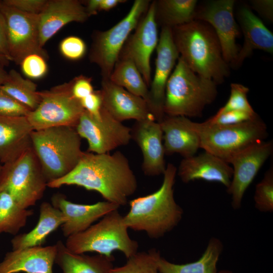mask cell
Listing matches in <instances>:
<instances>
[{"label": "cell", "mask_w": 273, "mask_h": 273, "mask_svg": "<svg viewBox=\"0 0 273 273\" xmlns=\"http://www.w3.org/2000/svg\"><path fill=\"white\" fill-rule=\"evenodd\" d=\"M33 130L25 116L0 115V163H10L31 148Z\"/></svg>", "instance_id": "24"}, {"label": "cell", "mask_w": 273, "mask_h": 273, "mask_svg": "<svg viewBox=\"0 0 273 273\" xmlns=\"http://www.w3.org/2000/svg\"><path fill=\"white\" fill-rule=\"evenodd\" d=\"M160 252L152 249L148 252H138L127 259L122 266L113 267L110 273H160L157 260Z\"/></svg>", "instance_id": "33"}, {"label": "cell", "mask_w": 273, "mask_h": 273, "mask_svg": "<svg viewBox=\"0 0 273 273\" xmlns=\"http://www.w3.org/2000/svg\"><path fill=\"white\" fill-rule=\"evenodd\" d=\"M258 117L256 113H251L244 111L233 110L222 113H216L205 121L209 123L218 125H234L245 122Z\"/></svg>", "instance_id": "37"}, {"label": "cell", "mask_w": 273, "mask_h": 273, "mask_svg": "<svg viewBox=\"0 0 273 273\" xmlns=\"http://www.w3.org/2000/svg\"><path fill=\"white\" fill-rule=\"evenodd\" d=\"M151 1L135 0L127 15L105 31H96L89 54L90 61L100 68L102 79H109L131 32L149 8Z\"/></svg>", "instance_id": "9"}, {"label": "cell", "mask_w": 273, "mask_h": 273, "mask_svg": "<svg viewBox=\"0 0 273 273\" xmlns=\"http://www.w3.org/2000/svg\"><path fill=\"white\" fill-rule=\"evenodd\" d=\"M89 18L85 7L77 0L48 1L39 14V37L40 47L67 24L83 23Z\"/></svg>", "instance_id": "21"}, {"label": "cell", "mask_w": 273, "mask_h": 273, "mask_svg": "<svg viewBox=\"0 0 273 273\" xmlns=\"http://www.w3.org/2000/svg\"><path fill=\"white\" fill-rule=\"evenodd\" d=\"M59 49L65 58L71 60H77L84 56L86 47L84 41L81 38L70 36L61 41Z\"/></svg>", "instance_id": "38"}, {"label": "cell", "mask_w": 273, "mask_h": 273, "mask_svg": "<svg viewBox=\"0 0 273 273\" xmlns=\"http://www.w3.org/2000/svg\"><path fill=\"white\" fill-rule=\"evenodd\" d=\"M189 119L184 116L165 115L159 123L165 155L176 153L187 158L195 155L200 148L199 137L190 126Z\"/></svg>", "instance_id": "25"}, {"label": "cell", "mask_w": 273, "mask_h": 273, "mask_svg": "<svg viewBox=\"0 0 273 273\" xmlns=\"http://www.w3.org/2000/svg\"><path fill=\"white\" fill-rule=\"evenodd\" d=\"M221 241L211 238L201 257L196 261L185 264H176L168 261L161 255L157 260L160 273H218L217 264L223 251Z\"/></svg>", "instance_id": "28"}, {"label": "cell", "mask_w": 273, "mask_h": 273, "mask_svg": "<svg viewBox=\"0 0 273 273\" xmlns=\"http://www.w3.org/2000/svg\"><path fill=\"white\" fill-rule=\"evenodd\" d=\"M51 204L59 209L64 216L65 221L61 228L63 236L66 238L84 231L94 222L120 207L107 201L93 204L74 203L60 193L52 196Z\"/></svg>", "instance_id": "18"}, {"label": "cell", "mask_w": 273, "mask_h": 273, "mask_svg": "<svg viewBox=\"0 0 273 273\" xmlns=\"http://www.w3.org/2000/svg\"><path fill=\"white\" fill-rule=\"evenodd\" d=\"M10 60L5 56L0 54V86H1L6 80L8 72L6 70Z\"/></svg>", "instance_id": "45"}, {"label": "cell", "mask_w": 273, "mask_h": 273, "mask_svg": "<svg viewBox=\"0 0 273 273\" xmlns=\"http://www.w3.org/2000/svg\"><path fill=\"white\" fill-rule=\"evenodd\" d=\"M30 111L0 87V115L26 117Z\"/></svg>", "instance_id": "39"}, {"label": "cell", "mask_w": 273, "mask_h": 273, "mask_svg": "<svg viewBox=\"0 0 273 273\" xmlns=\"http://www.w3.org/2000/svg\"><path fill=\"white\" fill-rule=\"evenodd\" d=\"M75 185L99 193L107 201L125 206L138 188L129 161L120 151L111 154L83 152L76 166L67 174L47 184L51 188Z\"/></svg>", "instance_id": "1"}, {"label": "cell", "mask_w": 273, "mask_h": 273, "mask_svg": "<svg viewBox=\"0 0 273 273\" xmlns=\"http://www.w3.org/2000/svg\"><path fill=\"white\" fill-rule=\"evenodd\" d=\"M176 174L184 183L202 179L220 183L227 189L232 180L233 168L224 160L205 151L197 156L184 158Z\"/></svg>", "instance_id": "20"}, {"label": "cell", "mask_w": 273, "mask_h": 273, "mask_svg": "<svg viewBox=\"0 0 273 273\" xmlns=\"http://www.w3.org/2000/svg\"><path fill=\"white\" fill-rule=\"evenodd\" d=\"M1 1H0V3H1Z\"/></svg>", "instance_id": "50"}, {"label": "cell", "mask_w": 273, "mask_h": 273, "mask_svg": "<svg viewBox=\"0 0 273 273\" xmlns=\"http://www.w3.org/2000/svg\"><path fill=\"white\" fill-rule=\"evenodd\" d=\"M158 41L154 1L151 2L133 34L129 36L119 56L128 58L134 63L149 88L152 81L151 56L156 49Z\"/></svg>", "instance_id": "15"}, {"label": "cell", "mask_w": 273, "mask_h": 273, "mask_svg": "<svg viewBox=\"0 0 273 273\" xmlns=\"http://www.w3.org/2000/svg\"><path fill=\"white\" fill-rule=\"evenodd\" d=\"M171 30L179 57L194 72L217 84L229 76L230 66L223 58L218 39L209 24L194 20Z\"/></svg>", "instance_id": "3"}, {"label": "cell", "mask_w": 273, "mask_h": 273, "mask_svg": "<svg viewBox=\"0 0 273 273\" xmlns=\"http://www.w3.org/2000/svg\"><path fill=\"white\" fill-rule=\"evenodd\" d=\"M3 164L0 163V176L2 173V169H3Z\"/></svg>", "instance_id": "49"}, {"label": "cell", "mask_w": 273, "mask_h": 273, "mask_svg": "<svg viewBox=\"0 0 273 273\" xmlns=\"http://www.w3.org/2000/svg\"><path fill=\"white\" fill-rule=\"evenodd\" d=\"M47 184L32 147L15 160L3 164L0 191L9 193L24 208L35 205L42 197Z\"/></svg>", "instance_id": "8"}, {"label": "cell", "mask_w": 273, "mask_h": 273, "mask_svg": "<svg viewBox=\"0 0 273 273\" xmlns=\"http://www.w3.org/2000/svg\"><path fill=\"white\" fill-rule=\"evenodd\" d=\"M101 86L103 107L116 120L122 122L130 119L138 121L154 118L143 98L114 84L109 79H102Z\"/></svg>", "instance_id": "19"}, {"label": "cell", "mask_w": 273, "mask_h": 273, "mask_svg": "<svg viewBox=\"0 0 273 273\" xmlns=\"http://www.w3.org/2000/svg\"><path fill=\"white\" fill-rule=\"evenodd\" d=\"M0 87L31 111L35 110L40 102L36 84L30 79L23 78L14 69L8 72L6 80Z\"/></svg>", "instance_id": "32"}, {"label": "cell", "mask_w": 273, "mask_h": 273, "mask_svg": "<svg viewBox=\"0 0 273 273\" xmlns=\"http://www.w3.org/2000/svg\"><path fill=\"white\" fill-rule=\"evenodd\" d=\"M156 50L155 70L147 103L150 113L160 123L165 115L164 105L167 82L179 57L173 40L171 28L162 27Z\"/></svg>", "instance_id": "16"}, {"label": "cell", "mask_w": 273, "mask_h": 273, "mask_svg": "<svg viewBox=\"0 0 273 273\" xmlns=\"http://www.w3.org/2000/svg\"><path fill=\"white\" fill-rule=\"evenodd\" d=\"M237 19L243 34L244 43L230 66L239 68L255 50L272 54L273 34L252 10L246 6L241 7L238 12Z\"/></svg>", "instance_id": "23"}, {"label": "cell", "mask_w": 273, "mask_h": 273, "mask_svg": "<svg viewBox=\"0 0 273 273\" xmlns=\"http://www.w3.org/2000/svg\"><path fill=\"white\" fill-rule=\"evenodd\" d=\"M218 273H233L232 271L228 269H222L218 271Z\"/></svg>", "instance_id": "48"}, {"label": "cell", "mask_w": 273, "mask_h": 273, "mask_svg": "<svg viewBox=\"0 0 273 273\" xmlns=\"http://www.w3.org/2000/svg\"><path fill=\"white\" fill-rule=\"evenodd\" d=\"M250 3L252 8L260 16L272 22L273 1L272 0H253Z\"/></svg>", "instance_id": "43"}, {"label": "cell", "mask_w": 273, "mask_h": 273, "mask_svg": "<svg viewBox=\"0 0 273 273\" xmlns=\"http://www.w3.org/2000/svg\"><path fill=\"white\" fill-rule=\"evenodd\" d=\"M71 81L73 95L79 100L94 91L90 77L79 75L73 78Z\"/></svg>", "instance_id": "42"}, {"label": "cell", "mask_w": 273, "mask_h": 273, "mask_svg": "<svg viewBox=\"0 0 273 273\" xmlns=\"http://www.w3.org/2000/svg\"><path fill=\"white\" fill-rule=\"evenodd\" d=\"M0 10L7 27V43L11 61L20 65L26 56L47 55L40 47L39 37V15L20 11L1 1Z\"/></svg>", "instance_id": "11"}, {"label": "cell", "mask_w": 273, "mask_h": 273, "mask_svg": "<svg viewBox=\"0 0 273 273\" xmlns=\"http://www.w3.org/2000/svg\"><path fill=\"white\" fill-rule=\"evenodd\" d=\"M56 245L12 250L0 262V273H53Z\"/></svg>", "instance_id": "22"}, {"label": "cell", "mask_w": 273, "mask_h": 273, "mask_svg": "<svg viewBox=\"0 0 273 273\" xmlns=\"http://www.w3.org/2000/svg\"><path fill=\"white\" fill-rule=\"evenodd\" d=\"M124 0H100L99 11H109L119 4L125 2Z\"/></svg>", "instance_id": "47"}, {"label": "cell", "mask_w": 273, "mask_h": 273, "mask_svg": "<svg viewBox=\"0 0 273 273\" xmlns=\"http://www.w3.org/2000/svg\"><path fill=\"white\" fill-rule=\"evenodd\" d=\"M272 152V141H263L241 151L227 161L233 165L232 180L226 189L231 196V205L234 210L241 208L246 191Z\"/></svg>", "instance_id": "14"}, {"label": "cell", "mask_w": 273, "mask_h": 273, "mask_svg": "<svg viewBox=\"0 0 273 273\" xmlns=\"http://www.w3.org/2000/svg\"><path fill=\"white\" fill-rule=\"evenodd\" d=\"M55 263L63 273H110L114 267L113 255L107 256L97 254L88 255L69 251L61 241H57Z\"/></svg>", "instance_id": "26"}, {"label": "cell", "mask_w": 273, "mask_h": 273, "mask_svg": "<svg viewBox=\"0 0 273 273\" xmlns=\"http://www.w3.org/2000/svg\"><path fill=\"white\" fill-rule=\"evenodd\" d=\"M196 0L155 1L157 23L173 28L194 20Z\"/></svg>", "instance_id": "29"}, {"label": "cell", "mask_w": 273, "mask_h": 273, "mask_svg": "<svg viewBox=\"0 0 273 273\" xmlns=\"http://www.w3.org/2000/svg\"><path fill=\"white\" fill-rule=\"evenodd\" d=\"M176 172V167L168 164L162 184L156 191L129 201V210L123 216L128 229L144 232L150 238L157 239L179 224L184 211L174 196Z\"/></svg>", "instance_id": "2"}, {"label": "cell", "mask_w": 273, "mask_h": 273, "mask_svg": "<svg viewBox=\"0 0 273 273\" xmlns=\"http://www.w3.org/2000/svg\"><path fill=\"white\" fill-rule=\"evenodd\" d=\"M3 2L22 12L39 15L44 6L47 0H4Z\"/></svg>", "instance_id": "40"}, {"label": "cell", "mask_w": 273, "mask_h": 273, "mask_svg": "<svg viewBox=\"0 0 273 273\" xmlns=\"http://www.w3.org/2000/svg\"><path fill=\"white\" fill-rule=\"evenodd\" d=\"M83 109L98 120L101 119V111L103 106L101 90H94L92 93L80 100Z\"/></svg>", "instance_id": "41"}, {"label": "cell", "mask_w": 273, "mask_h": 273, "mask_svg": "<svg viewBox=\"0 0 273 273\" xmlns=\"http://www.w3.org/2000/svg\"><path fill=\"white\" fill-rule=\"evenodd\" d=\"M191 128L198 135L200 148L225 161L268 136L267 126L259 118L237 124L218 125L189 119Z\"/></svg>", "instance_id": "7"}, {"label": "cell", "mask_w": 273, "mask_h": 273, "mask_svg": "<svg viewBox=\"0 0 273 273\" xmlns=\"http://www.w3.org/2000/svg\"><path fill=\"white\" fill-rule=\"evenodd\" d=\"M0 54L11 61L8 49L7 27L5 18L0 10Z\"/></svg>", "instance_id": "44"}, {"label": "cell", "mask_w": 273, "mask_h": 273, "mask_svg": "<svg viewBox=\"0 0 273 273\" xmlns=\"http://www.w3.org/2000/svg\"><path fill=\"white\" fill-rule=\"evenodd\" d=\"M100 0H89L86 2L85 8L89 17L99 12Z\"/></svg>", "instance_id": "46"}, {"label": "cell", "mask_w": 273, "mask_h": 273, "mask_svg": "<svg viewBox=\"0 0 273 273\" xmlns=\"http://www.w3.org/2000/svg\"><path fill=\"white\" fill-rule=\"evenodd\" d=\"M101 119L98 120L84 110L75 129L88 143L87 152L105 154L127 145L131 140L130 128L112 116L103 108Z\"/></svg>", "instance_id": "12"}, {"label": "cell", "mask_w": 273, "mask_h": 273, "mask_svg": "<svg viewBox=\"0 0 273 273\" xmlns=\"http://www.w3.org/2000/svg\"><path fill=\"white\" fill-rule=\"evenodd\" d=\"M40 102L26 116L34 130L66 126L76 127L84 110L72 94V81L39 91Z\"/></svg>", "instance_id": "10"}, {"label": "cell", "mask_w": 273, "mask_h": 273, "mask_svg": "<svg viewBox=\"0 0 273 273\" xmlns=\"http://www.w3.org/2000/svg\"><path fill=\"white\" fill-rule=\"evenodd\" d=\"M61 211L48 202L39 207V216L35 226L27 233L17 234L11 241L12 250L42 246L47 238L64 222Z\"/></svg>", "instance_id": "27"}, {"label": "cell", "mask_w": 273, "mask_h": 273, "mask_svg": "<svg viewBox=\"0 0 273 273\" xmlns=\"http://www.w3.org/2000/svg\"><path fill=\"white\" fill-rule=\"evenodd\" d=\"M123 216L118 210L102 217L84 231L67 238L65 245L77 254L96 252L107 256L115 251L121 252L127 259L138 252L139 244L128 235Z\"/></svg>", "instance_id": "6"}, {"label": "cell", "mask_w": 273, "mask_h": 273, "mask_svg": "<svg viewBox=\"0 0 273 273\" xmlns=\"http://www.w3.org/2000/svg\"><path fill=\"white\" fill-rule=\"evenodd\" d=\"M75 127L66 126L33 130L32 148L47 183L60 178L77 164L83 151Z\"/></svg>", "instance_id": "5"}, {"label": "cell", "mask_w": 273, "mask_h": 273, "mask_svg": "<svg viewBox=\"0 0 273 273\" xmlns=\"http://www.w3.org/2000/svg\"><path fill=\"white\" fill-rule=\"evenodd\" d=\"M234 0H214L206 2L195 10L194 20L209 24L219 41L223 58L229 66L239 51L236 38L240 31L234 16Z\"/></svg>", "instance_id": "13"}, {"label": "cell", "mask_w": 273, "mask_h": 273, "mask_svg": "<svg viewBox=\"0 0 273 273\" xmlns=\"http://www.w3.org/2000/svg\"><path fill=\"white\" fill-rule=\"evenodd\" d=\"M130 134L131 140L142 151L144 173L148 176L163 174L166 166L163 132L160 123L153 117L135 121L130 128Z\"/></svg>", "instance_id": "17"}, {"label": "cell", "mask_w": 273, "mask_h": 273, "mask_svg": "<svg viewBox=\"0 0 273 273\" xmlns=\"http://www.w3.org/2000/svg\"><path fill=\"white\" fill-rule=\"evenodd\" d=\"M46 59L43 56L33 54L26 56L20 63L23 73L31 79H39L47 72Z\"/></svg>", "instance_id": "36"}, {"label": "cell", "mask_w": 273, "mask_h": 273, "mask_svg": "<svg viewBox=\"0 0 273 273\" xmlns=\"http://www.w3.org/2000/svg\"><path fill=\"white\" fill-rule=\"evenodd\" d=\"M33 214L32 210L21 207L9 193L0 191V234L17 235Z\"/></svg>", "instance_id": "31"}, {"label": "cell", "mask_w": 273, "mask_h": 273, "mask_svg": "<svg viewBox=\"0 0 273 273\" xmlns=\"http://www.w3.org/2000/svg\"><path fill=\"white\" fill-rule=\"evenodd\" d=\"M249 91V89L247 87L241 84L231 83L229 99L226 104L218 110L217 113L233 110L244 111L251 113H255L247 99Z\"/></svg>", "instance_id": "35"}, {"label": "cell", "mask_w": 273, "mask_h": 273, "mask_svg": "<svg viewBox=\"0 0 273 273\" xmlns=\"http://www.w3.org/2000/svg\"><path fill=\"white\" fill-rule=\"evenodd\" d=\"M253 199L255 207L259 211L270 213L273 211L272 165L256 185Z\"/></svg>", "instance_id": "34"}, {"label": "cell", "mask_w": 273, "mask_h": 273, "mask_svg": "<svg viewBox=\"0 0 273 273\" xmlns=\"http://www.w3.org/2000/svg\"><path fill=\"white\" fill-rule=\"evenodd\" d=\"M217 85L194 72L179 57L167 82L165 115L201 117L205 107L216 99Z\"/></svg>", "instance_id": "4"}, {"label": "cell", "mask_w": 273, "mask_h": 273, "mask_svg": "<svg viewBox=\"0 0 273 273\" xmlns=\"http://www.w3.org/2000/svg\"><path fill=\"white\" fill-rule=\"evenodd\" d=\"M109 79L129 92L143 98L147 102L149 88L131 60L119 57Z\"/></svg>", "instance_id": "30"}]
</instances>
